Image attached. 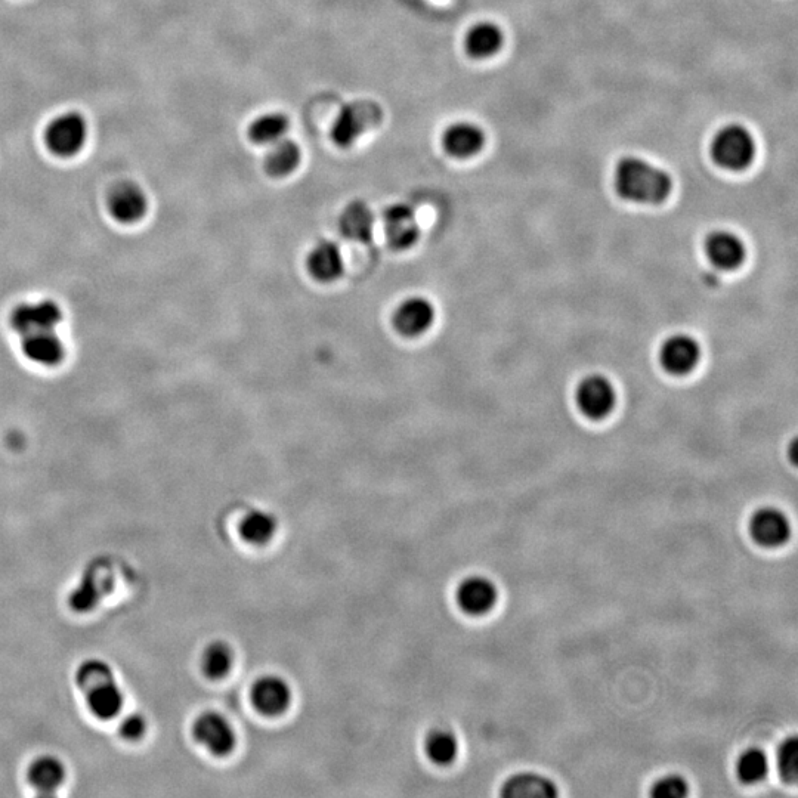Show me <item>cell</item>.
Instances as JSON below:
<instances>
[{
  "label": "cell",
  "mask_w": 798,
  "mask_h": 798,
  "mask_svg": "<svg viewBox=\"0 0 798 798\" xmlns=\"http://www.w3.org/2000/svg\"><path fill=\"white\" fill-rule=\"evenodd\" d=\"M383 225L389 244L397 250H407L417 243L420 225L416 212L408 204H392L383 212Z\"/></svg>",
  "instance_id": "obj_13"
},
{
  "label": "cell",
  "mask_w": 798,
  "mask_h": 798,
  "mask_svg": "<svg viewBox=\"0 0 798 798\" xmlns=\"http://www.w3.org/2000/svg\"><path fill=\"white\" fill-rule=\"evenodd\" d=\"M689 784L683 776L667 775L652 785L651 796L655 798H685Z\"/></svg>",
  "instance_id": "obj_32"
},
{
  "label": "cell",
  "mask_w": 798,
  "mask_h": 798,
  "mask_svg": "<svg viewBox=\"0 0 798 798\" xmlns=\"http://www.w3.org/2000/svg\"><path fill=\"white\" fill-rule=\"evenodd\" d=\"M614 185L621 199L649 206L664 203L673 191L671 176L640 157H624L618 162Z\"/></svg>",
  "instance_id": "obj_1"
},
{
  "label": "cell",
  "mask_w": 798,
  "mask_h": 798,
  "mask_svg": "<svg viewBox=\"0 0 798 798\" xmlns=\"http://www.w3.org/2000/svg\"><path fill=\"white\" fill-rule=\"evenodd\" d=\"M708 261L723 271H733L744 264L747 249L744 241L731 231H714L705 240Z\"/></svg>",
  "instance_id": "obj_17"
},
{
  "label": "cell",
  "mask_w": 798,
  "mask_h": 798,
  "mask_svg": "<svg viewBox=\"0 0 798 798\" xmlns=\"http://www.w3.org/2000/svg\"><path fill=\"white\" fill-rule=\"evenodd\" d=\"M460 609L472 617H482L493 611L499 600V590L490 578L472 575L459 584L456 595Z\"/></svg>",
  "instance_id": "obj_11"
},
{
  "label": "cell",
  "mask_w": 798,
  "mask_h": 798,
  "mask_svg": "<svg viewBox=\"0 0 798 798\" xmlns=\"http://www.w3.org/2000/svg\"><path fill=\"white\" fill-rule=\"evenodd\" d=\"M308 268L315 280L336 281L345 271L342 250L333 241H321L309 253Z\"/></svg>",
  "instance_id": "obj_20"
},
{
  "label": "cell",
  "mask_w": 798,
  "mask_h": 798,
  "mask_svg": "<svg viewBox=\"0 0 798 798\" xmlns=\"http://www.w3.org/2000/svg\"><path fill=\"white\" fill-rule=\"evenodd\" d=\"M769 773V759L765 751L759 748H748L736 762V776L739 781L747 785L759 784L765 781Z\"/></svg>",
  "instance_id": "obj_29"
},
{
  "label": "cell",
  "mask_w": 798,
  "mask_h": 798,
  "mask_svg": "<svg viewBox=\"0 0 798 798\" xmlns=\"http://www.w3.org/2000/svg\"><path fill=\"white\" fill-rule=\"evenodd\" d=\"M575 401L584 416L592 420H602L614 411L617 392L611 380L600 374H590L578 385Z\"/></svg>",
  "instance_id": "obj_6"
},
{
  "label": "cell",
  "mask_w": 798,
  "mask_h": 798,
  "mask_svg": "<svg viewBox=\"0 0 798 798\" xmlns=\"http://www.w3.org/2000/svg\"><path fill=\"white\" fill-rule=\"evenodd\" d=\"M46 145L58 157H73L88 141V122L76 111L61 114L49 123L45 133Z\"/></svg>",
  "instance_id": "obj_4"
},
{
  "label": "cell",
  "mask_w": 798,
  "mask_h": 798,
  "mask_svg": "<svg viewBox=\"0 0 798 798\" xmlns=\"http://www.w3.org/2000/svg\"><path fill=\"white\" fill-rule=\"evenodd\" d=\"M435 317V306L431 300L413 296L398 306L394 315V326L404 336L416 337L431 329Z\"/></svg>",
  "instance_id": "obj_16"
},
{
  "label": "cell",
  "mask_w": 798,
  "mask_h": 798,
  "mask_svg": "<svg viewBox=\"0 0 798 798\" xmlns=\"http://www.w3.org/2000/svg\"><path fill=\"white\" fill-rule=\"evenodd\" d=\"M380 116L373 104L354 102L343 107L337 114L332 128L334 144L345 148L354 144L364 132L373 125L374 119Z\"/></svg>",
  "instance_id": "obj_8"
},
{
  "label": "cell",
  "mask_w": 798,
  "mask_h": 798,
  "mask_svg": "<svg viewBox=\"0 0 798 798\" xmlns=\"http://www.w3.org/2000/svg\"><path fill=\"white\" fill-rule=\"evenodd\" d=\"M779 775L788 784H797L798 781V739L796 736L785 739L778 748Z\"/></svg>",
  "instance_id": "obj_31"
},
{
  "label": "cell",
  "mask_w": 798,
  "mask_h": 798,
  "mask_svg": "<svg viewBox=\"0 0 798 798\" xmlns=\"http://www.w3.org/2000/svg\"><path fill=\"white\" fill-rule=\"evenodd\" d=\"M701 360V346L689 334H673L660 349V363L668 374L688 376Z\"/></svg>",
  "instance_id": "obj_9"
},
{
  "label": "cell",
  "mask_w": 798,
  "mask_h": 798,
  "mask_svg": "<svg viewBox=\"0 0 798 798\" xmlns=\"http://www.w3.org/2000/svg\"><path fill=\"white\" fill-rule=\"evenodd\" d=\"M710 151L717 166L731 172H741L753 163L756 141L744 126L729 125L714 136Z\"/></svg>",
  "instance_id": "obj_3"
},
{
  "label": "cell",
  "mask_w": 798,
  "mask_h": 798,
  "mask_svg": "<svg viewBox=\"0 0 798 798\" xmlns=\"http://www.w3.org/2000/svg\"><path fill=\"white\" fill-rule=\"evenodd\" d=\"M487 136L481 126L472 122H457L442 133V148L448 156L465 160L481 153Z\"/></svg>",
  "instance_id": "obj_15"
},
{
  "label": "cell",
  "mask_w": 798,
  "mask_h": 798,
  "mask_svg": "<svg viewBox=\"0 0 798 798\" xmlns=\"http://www.w3.org/2000/svg\"><path fill=\"white\" fill-rule=\"evenodd\" d=\"M191 731H193L194 741L199 742L216 757H225L233 753L235 744H237V735H235L230 720L216 711L201 713L194 720Z\"/></svg>",
  "instance_id": "obj_5"
},
{
  "label": "cell",
  "mask_w": 798,
  "mask_h": 798,
  "mask_svg": "<svg viewBox=\"0 0 798 798\" xmlns=\"http://www.w3.org/2000/svg\"><path fill=\"white\" fill-rule=\"evenodd\" d=\"M750 534L759 546L776 549L790 540L791 522L782 510L762 507L751 516Z\"/></svg>",
  "instance_id": "obj_10"
},
{
  "label": "cell",
  "mask_w": 798,
  "mask_h": 798,
  "mask_svg": "<svg viewBox=\"0 0 798 798\" xmlns=\"http://www.w3.org/2000/svg\"><path fill=\"white\" fill-rule=\"evenodd\" d=\"M24 355L39 366L55 367L66 358V345L57 330L21 336Z\"/></svg>",
  "instance_id": "obj_18"
},
{
  "label": "cell",
  "mask_w": 798,
  "mask_h": 798,
  "mask_svg": "<svg viewBox=\"0 0 798 798\" xmlns=\"http://www.w3.org/2000/svg\"><path fill=\"white\" fill-rule=\"evenodd\" d=\"M111 215L122 224H135L148 212V197L135 182L116 185L108 197Z\"/></svg>",
  "instance_id": "obj_14"
},
{
  "label": "cell",
  "mask_w": 798,
  "mask_h": 798,
  "mask_svg": "<svg viewBox=\"0 0 798 798\" xmlns=\"http://www.w3.org/2000/svg\"><path fill=\"white\" fill-rule=\"evenodd\" d=\"M119 732L125 741H139L147 732V720L138 713L128 714L120 723Z\"/></svg>",
  "instance_id": "obj_33"
},
{
  "label": "cell",
  "mask_w": 798,
  "mask_h": 798,
  "mask_svg": "<svg viewBox=\"0 0 798 798\" xmlns=\"http://www.w3.org/2000/svg\"><path fill=\"white\" fill-rule=\"evenodd\" d=\"M501 796L506 798H555L558 787L552 779L540 773H516L507 779L501 788Z\"/></svg>",
  "instance_id": "obj_21"
},
{
  "label": "cell",
  "mask_w": 798,
  "mask_h": 798,
  "mask_svg": "<svg viewBox=\"0 0 798 798\" xmlns=\"http://www.w3.org/2000/svg\"><path fill=\"white\" fill-rule=\"evenodd\" d=\"M504 43V34L497 24L481 21L467 30L465 36L466 54L475 60L494 57Z\"/></svg>",
  "instance_id": "obj_22"
},
{
  "label": "cell",
  "mask_w": 798,
  "mask_h": 798,
  "mask_svg": "<svg viewBox=\"0 0 798 798\" xmlns=\"http://www.w3.org/2000/svg\"><path fill=\"white\" fill-rule=\"evenodd\" d=\"M302 162V150L292 139H280L272 144L265 157V172L272 178L292 175Z\"/></svg>",
  "instance_id": "obj_24"
},
{
  "label": "cell",
  "mask_w": 798,
  "mask_h": 798,
  "mask_svg": "<svg viewBox=\"0 0 798 798\" xmlns=\"http://www.w3.org/2000/svg\"><path fill=\"white\" fill-rule=\"evenodd\" d=\"M201 671L210 680H221L228 676L234 665V651L227 642L216 640L209 643L201 654Z\"/></svg>",
  "instance_id": "obj_26"
},
{
  "label": "cell",
  "mask_w": 798,
  "mask_h": 798,
  "mask_svg": "<svg viewBox=\"0 0 798 798\" xmlns=\"http://www.w3.org/2000/svg\"><path fill=\"white\" fill-rule=\"evenodd\" d=\"M66 766L58 757L43 754L27 767V781L40 796H52L66 781Z\"/></svg>",
  "instance_id": "obj_19"
},
{
  "label": "cell",
  "mask_w": 798,
  "mask_h": 798,
  "mask_svg": "<svg viewBox=\"0 0 798 798\" xmlns=\"http://www.w3.org/2000/svg\"><path fill=\"white\" fill-rule=\"evenodd\" d=\"M101 581L95 577V572L91 571L85 575L82 583L73 590L70 595L71 608L76 612H89L98 605L102 596Z\"/></svg>",
  "instance_id": "obj_30"
},
{
  "label": "cell",
  "mask_w": 798,
  "mask_h": 798,
  "mask_svg": "<svg viewBox=\"0 0 798 798\" xmlns=\"http://www.w3.org/2000/svg\"><path fill=\"white\" fill-rule=\"evenodd\" d=\"M425 751L435 765L448 766L457 759L459 741L448 729H435L426 738Z\"/></svg>",
  "instance_id": "obj_28"
},
{
  "label": "cell",
  "mask_w": 798,
  "mask_h": 798,
  "mask_svg": "<svg viewBox=\"0 0 798 798\" xmlns=\"http://www.w3.org/2000/svg\"><path fill=\"white\" fill-rule=\"evenodd\" d=\"M63 309L52 300L24 303L12 314V327L20 336L36 332L57 330L63 323Z\"/></svg>",
  "instance_id": "obj_7"
},
{
  "label": "cell",
  "mask_w": 798,
  "mask_h": 798,
  "mask_svg": "<svg viewBox=\"0 0 798 798\" xmlns=\"http://www.w3.org/2000/svg\"><path fill=\"white\" fill-rule=\"evenodd\" d=\"M289 117L283 113H266L250 123L247 129L250 141L258 145H272L289 131Z\"/></svg>",
  "instance_id": "obj_27"
},
{
  "label": "cell",
  "mask_w": 798,
  "mask_h": 798,
  "mask_svg": "<svg viewBox=\"0 0 798 798\" xmlns=\"http://www.w3.org/2000/svg\"><path fill=\"white\" fill-rule=\"evenodd\" d=\"M76 683L85 695L89 711L97 719L105 722L119 716L125 695L110 665L101 660L85 661L77 668Z\"/></svg>",
  "instance_id": "obj_2"
},
{
  "label": "cell",
  "mask_w": 798,
  "mask_h": 798,
  "mask_svg": "<svg viewBox=\"0 0 798 798\" xmlns=\"http://www.w3.org/2000/svg\"><path fill=\"white\" fill-rule=\"evenodd\" d=\"M252 702L264 716H281L292 704V688L283 677L266 674L253 685Z\"/></svg>",
  "instance_id": "obj_12"
},
{
  "label": "cell",
  "mask_w": 798,
  "mask_h": 798,
  "mask_svg": "<svg viewBox=\"0 0 798 798\" xmlns=\"http://www.w3.org/2000/svg\"><path fill=\"white\" fill-rule=\"evenodd\" d=\"M277 531V518L271 512L262 509L250 510L240 522L241 538L253 546L268 544Z\"/></svg>",
  "instance_id": "obj_25"
},
{
  "label": "cell",
  "mask_w": 798,
  "mask_h": 798,
  "mask_svg": "<svg viewBox=\"0 0 798 798\" xmlns=\"http://www.w3.org/2000/svg\"><path fill=\"white\" fill-rule=\"evenodd\" d=\"M376 216L364 201H352L340 215L339 227L349 240L367 243L374 234Z\"/></svg>",
  "instance_id": "obj_23"
}]
</instances>
